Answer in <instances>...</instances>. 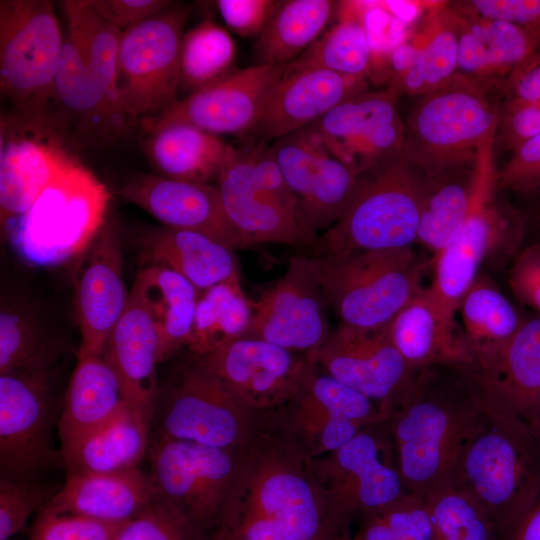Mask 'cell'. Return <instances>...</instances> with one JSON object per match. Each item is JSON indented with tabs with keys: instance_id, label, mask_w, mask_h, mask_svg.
<instances>
[{
	"instance_id": "obj_5",
	"label": "cell",
	"mask_w": 540,
	"mask_h": 540,
	"mask_svg": "<svg viewBox=\"0 0 540 540\" xmlns=\"http://www.w3.org/2000/svg\"><path fill=\"white\" fill-rule=\"evenodd\" d=\"M429 183L402 153L359 174L343 213L316 238L310 255L410 247Z\"/></svg>"
},
{
	"instance_id": "obj_20",
	"label": "cell",
	"mask_w": 540,
	"mask_h": 540,
	"mask_svg": "<svg viewBox=\"0 0 540 540\" xmlns=\"http://www.w3.org/2000/svg\"><path fill=\"white\" fill-rule=\"evenodd\" d=\"M243 338H255L311 356L332 328L329 305L309 255L290 259L285 273L255 301Z\"/></svg>"
},
{
	"instance_id": "obj_18",
	"label": "cell",
	"mask_w": 540,
	"mask_h": 540,
	"mask_svg": "<svg viewBox=\"0 0 540 540\" xmlns=\"http://www.w3.org/2000/svg\"><path fill=\"white\" fill-rule=\"evenodd\" d=\"M75 157L52 125L5 112L0 123V223L7 236L60 170Z\"/></svg>"
},
{
	"instance_id": "obj_53",
	"label": "cell",
	"mask_w": 540,
	"mask_h": 540,
	"mask_svg": "<svg viewBox=\"0 0 540 540\" xmlns=\"http://www.w3.org/2000/svg\"><path fill=\"white\" fill-rule=\"evenodd\" d=\"M218 11L234 33L245 38L258 37L273 14L275 0H218Z\"/></svg>"
},
{
	"instance_id": "obj_39",
	"label": "cell",
	"mask_w": 540,
	"mask_h": 540,
	"mask_svg": "<svg viewBox=\"0 0 540 540\" xmlns=\"http://www.w3.org/2000/svg\"><path fill=\"white\" fill-rule=\"evenodd\" d=\"M421 33L412 40L410 67L386 87L399 95L423 96L449 81L458 69V33L449 8L432 11Z\"/></svg>"
},
{
	"instance_id": "obj_26",
	"label": "cell",
	"mask_w": 540,
	"mask_h": 540,
	"mask_svg": "<svg viewBox=\"0 0 540 540\" xmlns=\"http://www.w3.org/2000/svg\"><path fill=\"white\" fill-rule=\"evenodd\" d=\"M368 91L363 76H352L293 61L243 142L275 140L314 124L347 99Z\"/></svg>"
},
{
	"instance_id": "obj_25",
	"label": "cell",
	"mask_w": 540,
	"mask_h": 540,
	"mask_svg": "<svg viewBox=\"0 0 540 540\" xmlns=\"http://www.w3.org/2000/svg\"><path fill=\"white\" fill-rule=\"evenodd\" d=\"M45 118L70 150L106 145L134 121L109 102L68 35Z\"/></svg>"
},
{
	"instance_id": "obj_35",
	"label": "cell",
	"mask_w": 540,
	"mask_h": 540,
	"mask_svg": "<svg viewBox=\"0 0 540 540\" xmlns=\"http://www.w3.org/2000/svg\"><path fill=\"white\" fill-rule=\"evenodd\" d=\"M129 404L103 356L77 357L58 422L64 452L96 431Z\"/></svg>"
},
{
	"instance_id": "obj_28",
	"label": "cell",
	"mask_w": 540,
	"mask_h": 540,
	"mask_svg": "<svg viewBox=\"0 0 540 540\" xmlns=\"http://www.w3.org/2000/svg\"><path fill=\"white\" fill-rule=\"evenodd\" d=\"M120 194L162 226L202 233L233 249L247 248L225 215L215 183L140 173L126 181Z\"/></svg>"
},
{
	"instance_id": "obj_24",
	"label": "cell",
	"mask_w": 540,
	"mask_h": 540,
	"mask_svg": "<svg viewBox=\"0 0 540 540\" xmlns=\"http://www.w3.org/2000/svg\"><path fill=\"white\" fill-rule=\"evenodd\" d=\"M399 94L385 88L339 104L314 123L330 152L359 175L402 153L405 123Z\"/></svg>"
},
{
	"instance_id": "obj_6",
	"label": "cell",
	"mask_w": 540,
	"mask_h": 540,
	"mask_svg": "<svg viewBox=\"0 0 540 540\" xmlns=\"http://www.w3.org/2000/svg\"><path fill=\"white\" fill-rule=\"evenodd\" d=\"M309 256L343 326L383 328L423 289L426 263L410 247Z\"/></svg>"
},
{
	"instance_id": "obj_42",
	"label": "cell",
	"mask_w": 540,
	"mask_h": 540,
	"mask_svg": "<svg viewBox=\"0 0 540 540\" xmlns=\"http://www.w3.org/2000/svg\"><path fill=\"white\" fill-rule=\"evenodd\" d=\"M61 7L67 21V35L83 54L89 70L109 102L125 114L117 92L118 51L122 31L96 14L86 0H65L61 2Z\"/></svg>"
},
{
	"instance_id": "obj_51",
	"label": "cell",
	"mask_w": 540,
	"mask_h": 540,
	"mask_svg": "<svg viewBox=\"0 0 540 540\" xmlns=\"http://www.w3.org/2000/svg\"><path fill=\"white\" fill-rule=\"evenodd\" d=\"M122 525L59 512L45 505L32 526L29 540H114Z\"/></svg>"
},
{
	"instance_id": "obj_29",
	"label": "cell",
	"mask_w": 540,
	"mask_h": 540,
	"mask_svg": "<svg viewBox=\"0 0 540 540\" xmlns=\"http://www.w3.org/2000/svg\"><path fill=\"white\" fill-rule=\"evenodd\" d=\"M458 33L457 73L496 88L540 54V34L480 17L461 2L449 8Z\"/></svg>"
},
{
	"instance_id": "obj_3",
	"label": "cell",
	"mask_w": 540,
	"mask_h": 540,
	"mask_svg": "<svg viewBox=\"0 0 540 540\" xmlns=\"http://www.w3.org/2000/svg\"><path fill=\"white\" fill-rule=\"evenodd\" d=\"M481 397L447 480L478 503L500 538L540 492V436L516 413Z\"/></svg>"
},
{
	"instance_id": "obj_30",
	"label": "cell",
	"mask_w": 540,
	"mask_h": 540,
	"mask_svg": "<svg viewBox=\"0 0 540 540\" xmlns=\"http://www.w3.org/2000/svg\"><path fill=\"white\" fill-rule=\"evenodd\" d=\"M388 331L394 346L414 370L431 366L466 368L473 362L463 329L430 287L423 288L395 316Z\"/></svg>"
},
{
	"instance_id": "obj_31",
	"label": "cell",
	"mask_w": 540,
	"mask_h": 540,
	"mask_svg": "<svg viewBox=\"0 0 540 540\" xmlns=\"http://www.w3.org/2000/svg\"><path fill=\"white\" fill-rule=\"evenodd\" d=\"M103 357L117 376L127 403L152 420L160 384L159 336L149 313L131 293Z\"/></svg>"
},
{
	"instance_id": "obj_9",
	"label": "cell",
	"mask_w": 540,
	"mask_h": 540,
	"mask_svg": "<svg viewBox=\"0 0 540 540\" xmlns=\"http://www.w3.org/2000/svg\"><path fill=\"white\" fill-rule=\"evenodd\" d=\"M106 186L76 158L66 164L11 228L15 248L27 261L55 266L78 258L106 218Z\"/></svg>"
},
{
	"instance_id": "obj_56",
	"label": "cell",
	"mask_w": 540,
	"mask_h": 540,
	"mask_svg": "<svg viewBox=\"0 0 540 540\" xmlns=\"http://www.w3.org/2000/svg\"><path fill=\"white\" fill-rule=\"evenodd\" d=\"M105 21L124 32L162 11L170 0H86Z\"/></svg>"
},
{
	"instance_id": "obj_16",
	"label": "cell",
	"mask_w": 540,
	"mask_h": 540,
	"mask_svg": "<svg viewBox=\"0 0 540 540\" xmlns=\"http://www.w3.org/2000/svg\"><path fill=\"white\" fill-rule=\"evenodd\" d=\"M309 357L322 372L376 403L388 418L411 392L418 372L394 346L388 325L362 330L338 324Z\"/></svg>"
},
{
	"instance_id": "obj_1",
	"label": "cell",
	"mask_w": 540,
	"mask_h": 540,
	"mask_svg": "<svg viewBox=\"0 0 540 540\" xmlns=\"http://www.w3.org/2000/svg\"><path fill=\"white\" fill-rule=\"evenodd\" d=\"M307 461L266 424L245 452L238 488L216 540H327L337 535Z\"/></svg>"
},
{
	"instance_id": "obj_37",
	"label": "cell",
	"mask_w": 540,
	"mask_h": 540,
	"mask_svg": "<svg viewBox=\"0 0 540 540\" xmlns=\"http://www.w3.org/2000/svg\"><path fill=\"white\" fill-rule=\"evenodd\" d=\"M130 293L144 306L155 324L160 362L187 346L199 290L171 269L144 266L137 274Z\"/></svg>"
},
{
	"instance_id": "obj_34",
	"label": "cell",
	"mask_w": 540,
	"mask_h": 540,
	"mask_svg": "<svg viewBox=\"0 0 540 540\" xmlns=\"http://www.w3.org/2000/svg\"><path fill=\"white\" fill-rule=\"evenodd\" d=\"M142 150L155 174L188 182L214 184L228 144L185 122L159 125L140 123Z\"/></svg>"
},
{
	"instance_id": "obj_17",
	"label": "cell",
	"mask_w": 540,
	"mask_h": 540,
	"mask_svg": "<svg viewBox=\"0 0 540 540\" xmlns=\"http://www.w3.org/2000/svg\"><path fill=\"white\" fill-rule=\"evenodd\" d=\"M50 369L0 374L1 478L36 480L63 464L51 440Z\"/></svg>"
},
{
	"instance_id": "obj_43",
	"label": "cell",
	"mask_w": 540,
	"mask_h": 540,
	"mask_svg": "<svg viewBox=\"0 0 540 540\" xmlns=\"http://www.w3.org/2000/svg\"><path fill=\"white\" fill-rule=\"evenodd\" d=\"M339 6V21L294 61L345 75L366 77L372 58L364 23L367 2L346 1Z\"/></svg>"
},
{
	"instance_id": "obj_21",
	"label": "cell",
	"mask_w": 540,
	"mask_h": 540,
	"mask_svg": "<svg viewBox=\"0 0 540 540\" xmlns=\"http://www.w3.org/2000/svg\"><path fill=\"white\" fill-rule=\"evenodd\" d=\"M270 150L303 222L318 237L343 213L358 175L330 152L314 124L275 140Z\"/></svg>"
},
{
	"instance_id": "obj_4",
	"label": "cell",
	"mask_w": 540,
	"mask_h": 540,
	"mask_svg": "<svg viewBox=\"0 0 540 540\" xmlns=\"http://www.w3.org/2000/svg\"><path fill=\"white\" fill-rule=\"evenodd\" d=\"M495 90L456 73L421 96L405 122L402 154L430 179L475 168L494 146L501 110Z\"/></svg>"
},
{
	"instance_id": "obj_55",
	"label": "cell",
	"mask_w": 540,
	"mask_h": 540,
	"mask_svg": "<svg viewBox=\"0 0 540 540\" xmlns=\"http://www.w3.org/2000/svg\"><path fill=\"white\" fill-rule=\"evenodd\" d=\"M497 132L495 140L500 147L514 151L540 133V103L501 104Z\"/></svg>"
},
{
	"instance_id": "obj_40",
	"label": "cell",
	"mask_w": 540,
	"mask_h": 540,
	"mask_svg": "<svg viewBox=\"0 0 540 540\" xmlns=\"http://www.w3.org/2000/svg\"><path fill=\"white\" fill-rule=\"evenodd\" d=\"M480 163L481 160L472 169L429 178L416 242L432 251L434 256L451 243L470 213L478 184Z\"/></svg>"
},
{
	"instance_id": "obj_23",
	"label": "cell",
	"mask_w": 540,
	"mask_h": 540,
	"mask_svg": "<svg viewBox=\"0 0 540 540\" xmlns=\"http://www.w3.org/2000/svg\"><path fill=\"white\" fill-rule=\"evenodd\" d=\"M75 260L74 304L81 334L77 357L103 356L130 297L123 279L121 228L116 217L107 216L91 244Z\"/></svg>"
},
{
	"instance_id": "obj_2",
	"label": "cell",
	"mask_w": 540,
	"mask_h": 540,
	"mask_svg": "<svg viewBox=\"0 0 540 540\" xmlns=\"http://www.w3.org/2000/svg\"><path fill=\"white\" fill-rule=\"evenodd\" d=\"M481 406L464 368L418 370L410 394L386 422L408 493L425 497L449 478Z\"/></svg>"
},
{
	"instance_id": "obj_54",
	"label": "cell",
	"mask_w": 540,
	"mask_h": 540,
	"mask_svg": "<svg viewBox=\"0 0 540 540\" xmlns=\"http://www.w3.org/2000/svg\"><path fill=\"white\" fill-rule=\"evenodd\" d=\"M462 4L480 17L540 34V0H472Z\"/></svg>"
},
{
	"instance_id": "obj_59",
	"label": "cell",
	"mask_w": 540,
	"mask_h": 540,
	"mask_svg": "<svg viewBox=\"0 0 540 540\" xmlns=\"http://www.w3.org/2000/svg\"><path fill=\"white\" fill-rule=\"evenodd\" d=\"M499 540H540V492L524 516Z\"/></svg>"
},
{
	"instance_id": "obj_60",
	"label": "cell",
	"mask_w": 540,
	"mask_h": 540,
	"mask_svg": "<svg viewBox=\"0 0 540 540\" xmlns=\"http://www.w3.org/2000/svg\"><path fill=\"white\" fill-rule=\"evenodd\" d=\"M515 263L540 275V244H534L524 250Z\"/></svg>"
},
{
	"instance_id": "obj_45",
	"label": "cell",
	"mask_w": 540,
	"mask_h": 540,
	"mask_svg": "<svg viewBox=\"0 0 540 540\" xmlns=\"http://www.w3.org/2000/svg\"><path fill=\"white\" fill-rule=\"evenodd\" d=\"M235 56L227 30L204 19L183 37L180 90L189 95L225 77L233 71Z\"/></svg>"
},
{
	"instance_id": "obj_8",
	"label": "cell",
	"mask_w": 540,
	"mask_h": 540,
	"mask_svg": "<svg viewBox=\"0 0 540 540\" xmlns=\"http://www.w3.org/2000/svg\"><path fill=\"white\" fill-rule=\"evenodd\" d=\"M267 413L247 408L189 352L159 384L152 426L157 437L245 451L265 430Z\"/></svg>"
},
{
	"instance_id": "obj_46",
	"label": "cell",
	"mask_w": 540,
	"mask_h": 540,
	"mask_svg": "<svg viewBox=\"0 0 540 540\" xmlns=\"http://www.w3.org/2000/svg\"><path fill=\"white\" fill-rule=\"evenodd\" d=\"M458 311L472 352L504 343L524 322L497 288L479 278L462 298Z\"/></svg>"
},
{
	"instance_id": "obj_14",
	"label": "cell",
	"mask_w": 540,
	"mask_h": 540,
	"mask_svg": "<svg viewBox=\"0 0 540 540\" xmlns=\"http://www.w3.org/2000/svg\"><path fill=\"white\" fill-rule=\"evenodd\" d=\"M388 417L372 400L316 365L297 393L267 413L268 427L307 459L330 453Z\"/></svg>"
},
{
	"instance_id": "obj_61",
	"label": "cell",
	"mask_w": 540,
	"mask_h": 540,
	"mask_svg": "<svg viewBox=\"0 0 540 540\" xmlns=\"http://www.w3.org/2000/svg\"><path fill=\"white\" fill-rule=\"evenodd\" d=\"M327 540H360V538L357 535L355 537H351L348 533H346L333 535Z\"/></svg>"
},
{
	"instance_id": "obj_44",
	"label": "cell",
	"mask_w": 540,
	"mask_h": 540,
	"mask_svg": "<svg viewBox=\"0 0 540 540\" xmlns=\"http://www.w3.org/2000/svg\"><path fill=\"white\" fill-rule=\"evenodd\" d=\"M58 353L34 309L24 302H2L0 374L50 369Z\"/></svg>"
},
{
	"instance_id": "obj_50",
	"label": "cell",
	"mask_w": 540,
	"mask_h": 540,
	"mask_svg": "<svg viewBox=\"0 0 540 540\" xmlns=\"http://www.w3.org/2000/svg\"><path fill=\"white\" fill-rule=\"evenodd\" d=\"M57 491L36 480H0V540H8L40 511Z\"/></svg>"
},
{
	"instance_id": "obj_52",
	"label": "cell",
	"mask_w": 540,
	"mask_h": 540,
	"mask_svg": "<svg viewBox=\"0 0 540 540\" xmlns=\"http://www.w3.org/2000/svg\"><path fill=\"white\" fill-rule=\"evenodd\" d=\"M510 160L496 172V188L531 192L540 187V133L514 151Z\"/></svg>"
},
{
	"instance_id": "obj_10",
	"label": "cell",
	"mask_w": 540,
	"mask_h": 540,
	"mask_svg": "<svg viewBox=\"0 0 540 540\" xmlns=\"http://www.w3.org/2000/svg\"><path fill=\"white\" fill-rule=\"evenodd\" d=\"M246 450L154 436L148 455L156 496L180 511L205 540H216L232 506Z\"/></svg>"
},
{
	"instance_id": "obj_12",
	"label": "cell",
	"mask_w": 540,
	"mask_h": 540,
	"mask_svg": "<svg viewBox=\"0 0 540 540\" xmlns=\"http://www.w3.org/2000/svg\"><path fill=\"white\" fill-rule=\"evenodd\" d=\"M307 463L336 534L348 533L355 518L408 493L386 422Z\"/></svg>"
},
{
	"instance_id": "obj_58",
	"label": "cell",
	"mask_w": 540,
	"mask_h": 540,
	"mask_svg": "<svg viewBox=\"0 0 540 540\" xmlns=\"http://www.w3.org/2000/svg\"><path fill=\"white\" fill-rule=\"evenodd\" d=\"M509 284L515 296L540 314V275L514 263Z\"/></svg>"
},
{
	"instance_id": "obj_38",
	"label": "cell",
	"mask_w": 540,
	"mask_h": 540,
	"mask_svg": "<svg viewBox=\"0 0 540 540\" xmlns=\"http://www.w3.org/2000/svg\"><path fill=\"white\" fill-rule=\"evenodd\" d=\"M337 7V2L331 0L278 1L255 41V64L293 62L321 36Z\"/></svg>"
},
{
	"instance_id": "obj_62",
	"label": "cell",
	"mask_w": 540,
	"mask_h": 540,
	"mask_svg": "<svg viewBox=\"0 0 540 540\" xmlns=\"http://www.w3.org/2000/svg\"><path fill=\"white\" fill-rule=\"evenodd\" d=\"M536 432L538 433V435L540 436V400H539V403H538V408H537V415H536Z\"/></svg>"
},
{
	"instance_id": "obj_36",
	"label": "cell",
	"mask_w": 540,
	"mask_h": 540,
	"mask_svg": "<svg viewBox=\"0 0 540 540\" xmlns=\"http://www.w3.org/2000/svg\"><path fill=\"white\" fill-rule=\"evenodd\" d=\"M152 420L130 405L61 453L67 474L117 473L138 468L151 444Z\"/></svg>"
},
{
	"instance_id": "obj_48",
	"label": "cell",
	"mask_w": 540,
	"mask_h": 540,
	"mask_svg": "<svg viewBox=\"0 0 540 540\" xmlns=\"http://www.w3.org/2000/svg\"><path fill=\"white\" fill-rule=\"evenodd\" d=\"M360 540H435L424 497L406 493L361 518Z\"/></svg>"
},
{
	"instance_id": "obj_57",
	"label": "cell",
	"mask_w": 540,
	"mask_h": 540,
	"mask_svg": "<svg viewBox=\"0 0 540 540\" xmlns=\"http://www.w3.org/2000/svg\"><path fill=\"white\" fill-rule=\"evenodd\" d=\"M498 89L504 96L502 104L540 103V54L513 71Z\"/></svg>"
},
{
	"instance_id": "obj_19",
	"label": "cell",
	"mask_w": 540,
	"mask_h": 540,
	"mask_svg": "<svg viewBox=\"0 0 540 540\" xmlns=\"http://www.w3.org/2000/svg\"><path fill=\"white\" fill-rule=\"evenodd\" d=\"M196 356L238 401L259 413L287 403L316 365L306 354L255 338H240Z\"/></svg>"
},
{
	"instance_id": "obj_11",
	"label": "cell",
	"mask_w": 540,
	"mask_h": 540,
	"mask_svg": "<svg viewBox=\"0 0 540 540\" xmlns=\"http://www.w3.org/2000/svg\"><path fill=\"white\" fill-rule=\"evenodd\" d=\"M64 42L51 1H0V90L7 112L45 118Z\"/></svg>"
},
{
	"instance_id": "obj_22",
	"label": "cell",
	"mask_w": 540,
	"mask_h": 540,
	"mask_svg": "<svg viewBox=\"0 0 540 540\" xmlns=\"http://www.w3.org/2000/svg\"><path fill=\"white\" fill-rule=\"evenodd\" d=\"M290 63L233 70L161 112L140 120L159 125L185 122L210 134L245 137L256 125Z\"/></svg>"
},
{
	"instance_id": "obj_7",
	"label": "cell",
	"mask_w": 540,
	"mask_h": 540,
	"mask_svg": "<svg viewBox=\"0 0 540 540\" xmlns=\"http://www.w3.org/2000/svg\"><path fill=\"white\" fill-rule=\"evenodd\" d=\"M215 184L225 215L246 247L263 243L311 247L316 241L269 143L228 144Z\"/></svg>"
},
{
	"instance_id": "obj_32",
	"label": "cell",
	"mask_w": 540,
	"mask_h": 540,
	"mask_svg": "<svg viewBox=\"0 0 540 540\" xmlns=\"http://www.w3.org/2000/svg\"><path fill=\"white\" fill-rule=\"evenodd\" d=\"M156 498L149 475L138 468L117 473L67 474L65 484L46 504L59 511L124 524Z\"/></svg>"
},
{
	"instance_id": "obj_49",
	"label": "cell",
	"mask_w": 540,
	"mask_h": 540,
	"mask_svg": "<svg viewBox=\"0 0 540 540\" xmlns=\"http://www.w3.org/2000/svg\"><path fill=\"white\" fill-rule=\"evenodd\" d=\"M114 540H205L187 518L158 498L124 523Z\"/></svg>"
},
{
	"instance_id": "obj_13",
	"label": "cell",
	"mask_w": 540,
	"mask_h": 540,
	"mask_svg": "<svg viewBox=\"0 0 540 540\" xmlns=\"http://www.w3.org/2000/svg\"><path fill=\"white\" fill-rule=\"evenodd\" d=\"M189 15V5L173 1L122 32L117 92L122 110L132 120L153 116L178 100L181 48Z\"/></svg>"
},
{
	"instance_id": "obj_15",
	"label": "cell",
	"mask_w": 540,
	"mask_h": 540,
	"mask_svg": "<svg viewBox=\"0 0 540 540\" xmlns=\"http://www.w3.org/2000/svg\"><path fill=\"white\" fill-rule=\"evenodd\" d=\"M492 150L481 159L478 184L468 217L451 243L434 256L430 286L443 307L456 315L462 298L477 279L480 265L495 249H514L522 238L520 219L492 199L496 188Z\"/></svg>"
},
{
	"instance_id": "obj_33",
	"label": "cell",
	"mask_w": 540,
	"mask_h": 540,
	"mask_svg": "<svg viewBox=\"0 0 540 540\" xmlns=\"http://www.w3.org/2000/svg\"><path fill=\"white\" fill-rule=\"evenodd\" d=\"M145 266H162L186 278L200 292L240 276L234 249L202 233L166 226L139 238Z\"/></svg>"
},
{
	"instance_id": "obj_27",
	"label": "cell",
	"mask_w": 540,
	"mask_h": 540,
	"mask_svg": "<svg viewBox=\"0 0 540 540\" xmlns=\"http://www.w3.org/2000/svg\"><path fill=\"white\" fill-rule=\"evenodd\" d=\"M464 368L479 393L516 413L536 431L540 400V317L504 343L472 352Z\"/></svg>"
},
{
	"instance_id": "obj_41",
	"label": "cell",
	"mask_w": 540,
	"mask_h": 540,
	"mask_svg": "<svg viewBox=\"0 0 540 540\" xmlns=\"http://www.w3.org/2000/svg\"><path fill=\"white\" fill-rule=\"evenodd\" d=\"M252 317L251 300L242 289L240 276L218 283L199 294L186 348L195 355H204L243 338Z\"/></svg>"
},
{
	"instance_id": "obj_47",
	"label": "cell",
	"mask_w": 540,
	"mask_h": 540,
	"mask_svg": "<svg viewBox=\"0 0 540 540\" xmlns=\"http://www.w3.org/2000/svg\"><path fill=\"white\" fill-rule=\"evenodd\" d=\"M435 540H499L483 509L463 489L446 480L425 497Z\"/></svg>"
}]
</instances>
